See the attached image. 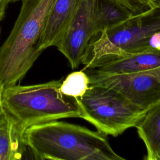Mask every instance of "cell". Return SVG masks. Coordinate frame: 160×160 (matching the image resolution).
I'll return each instance as SVG.
<instances>
[{"instance_id": "1", "label": "cell", "mask_w": 160, "mask_h": 160, "mask_svg": "<svg viewBox=\"0 0 160 160\" xmlns=\"http://www.w3.org/2000/svg\"><path fill=\"white\" fill-rule=\"evenodd\" d=\"M34 159L54 160H124L99 131L58 120L35 124L24 132Z\"/></svg>"}, {"instance_id": "2", "label": "cell", "mask_w": 160, "mask_h": 160, "mask_svg": "<svg viewBox=\"0 0 160 160\" xmlns=\"http://www.w3.org/2000/svg\"><path fill=\"white\" fill-rule=\"evenodd\" d=\"M54 0H22L14 26L0 47V79L4 88L18 84L42 53L40 40Z\"/></svg>"}, {"instance_id": "3", "label": "cell", "mask_w": 160, "mask_h": 160, "mask_svg": "<svg viewBox=\"0 0 160 160\" xmlns=\"http://www.w3.org/2000/svg\"><path fill=\"white\" fill-rule=\"evenodd\" d=\"M62 80L4 88L2 104L9 118L22 131L33 125L69 118H81L76 99L64 95Z\"/></svg>"}, {"instance_id": "4", "label": "cell", "mask_w": 160, "mask_h": 160, "mask_svg": "<svg viewBox=\"0 0 160 160\" xmlns=\"http://www.w3.org/2000/svg\"><path fill=\"white\" fill-rule=\"evenodd\" d=\"M152 50H160V7L132 14L102 31L89 45L82 62L83 70L114 58Z\"/></svg>"}, {"instance_id": "5", "label": "cell", "mask_w": 160, "mask_h": 160, "mask_svg": "<svg viewBox=\"0 0 160 160\" xmlns=\"http://www.w3.org/2000/svg\"><path fill=\"white\" fill-rule=\"evenodd\" d=\"M76 99L81 118L102 133L114 137L136 128L147 112L118 91L102 86L90 85L86 93Z\"/></svg>"}, {"instance_id": "6", "label": "cell", "mask_w": 160, "mask_h": 160, "mask_svg": "<svg viewBox=\"0 0 160 160\" xmlns=\"http://www.w3.org/2000/svg\"><path fill=\"white\" fill-rule=\"evenodd\" d=\"M87 74L90 85L114 89L146 111L160 102V66L131 74H106L93 70Z\"/></svg>"}, {"instance_id": "7", "label": "cell", "mask_w": 160, "mask_h": 160, "mask_svg": "<svg viewBox=\"0 0 160 160\" xmlns=\"http://www.w3.org/2000/svg\"><path fill=\"white\" fill-rule=\"evenodd\" d=\"M96 0H83L56 47L72 69L82 63L91 39L97 35Z\"/></svg>"}, {"instance_id": "8", "label": "cell", "mask_w": 160, "mask_h": 160, "mask_svg": "<svg viewBox=\"0 0 160 160\" xmlns=\"http://www.w3.org/2000/svg\"><path fill=\"white\" fill-rule=\"evenodd\" d=\"M83 0H54L49 10L39 48L43 51L56 46Z\"/></svg>"}, {"instance_id": "9", "label": "cell", "mask_w": 160, "mask_h": 160, "mask_svg": "<svg viewBox=\"0 0 160 160\" xmlns=\"http://www.w3.org/2000/svg\"><path fill=\"white\" fill-rule=\"evenodd\" d=\"M159 66L160 50H152L104 61L91 69L101 74H122L138 72Z\"/></svg>"}, {"instance_id": "10", "label": "cell", "mask_w": 160, "mask_h": 160, "mask_svg": "<svg viewBox=\"0 0 160 160\" xmlns=\"http://www.w3.org/2000/svg\"><path fill=\"white\" fill-rule=\"evenodd\" d=\"M24 132L9 118L0 126V160L24 159L29 155L33 157L25 141Z\"/></svg>"}, {"instance_id": "11", "label": "cell", "mask_w": 160, "mask_h": 160, "mask_svg": "<svg viewBox=\"0 0 160 160\" xmlns=\"http://www.w3.org/2000/svg\"><path fill=\"white\" fill-rule=\"evenodd\" d=\"M146 149V160H160V102L147 111L136 126Z\"/></svg>"}, {"instance_id": "12", "label": "cell", "mask_w": 160, "mask_h": 160, "mask_svg": "<svg viewBox=\"0 0 160 160\" xmlns=\"http://www.w3.org/2000/svg\"><path fill=\"white\" fill-rule=\"evenodd\" d=\"M97 34L124 21L133 14L126 8L112 0H96Z\"/></svg>"}, {"instance_id": "13", "label": "cell", "mask_w": 160, "mask_h": 160, "mask_svg": "<svg viewBox=\"0 0 160 160\" xmlns=\"http://www.w3.org/2000/svg\"><path fill=\"white\" fill-rule=\"evenodd\" d=\"M89 86L88 74L82 69L69 74L62 81L60 89L64 95L78 99L86 93Z\"/></svg>"}, {"instance_id": "14", "label": "cell", "mask_w": 160, "mask_h": 160, "mask_svg": "<svg viewBox=\"0 0 160 160\" xmlns=\"http://www.w3.org/2000/svg\"><path fill=\"white\" fill-rule=\"evenodd\" d=\"M129 9L133 14H139L152 8L149 0H112Z\"/></svg>"}, {"instance_id": "15", "label": "cell", "mask_w": 160, "mask_h": 160, "mask_svg": "<svg viewBox=\"0 0 160 160\" xmlns=\"http://www.w3.org/2000/svg\"><path fill=\"white\" fill-rule=\"evenodd\" d=\"M4 90V87L0 79V126L5 124L9 120V118L6 113L2 104V94Z\"/></svg>"}, {"instance_id": "16", "label": "cell", "mask_w": 160, "mask_h": 160, "mask_svg": "<svg viewBox=\"0 0 160 160\" xmlns=\"http://www.w3.org/2000/svg\"><path fill=\"white\" fill-rule=\"evenodd\" d=\"M9 2V0H0V22L4 18L6 9Z\"/></svg>"}, {"instance_id": "17", "label": "cell", "mask_w": 160, "mask_h": 160, "mask_svg": "<svg viewBox=\"0 0 160 160\" xmlns=\"http://www.w3.org/2000/svg\"><path fill=\"white\" fill-rule=\"evenodd\" d=\"M152 7H160V0H149Z\"/></svg>"}, {"instance_id": "18", "label": "cell", "mask_w": 160, "mask_h": 160, "mask_svg": "<svg viewBox=\"0 0 160 160\" xmlns=\"http://www.w3.org/2000/svg\"><path fill=\"white\" fill-rule=\"evenodd\" d=\"M10 1V2H16V1H18L19 0H9Z\"/></svg>"}, {"instance_id": "19", "label": "cell", "mask_w": 160, "mask_h": 160, "mask_svg": "<svg viewBox=\"0 0 160 160\" xmlns=\"http://www.w3.org/2000/svg\"><path fill=\"white\" fill-rule=\"evenodd\" d=\"M1 29L0 28V37H1Z\"/></svg>"}]
</instances>
